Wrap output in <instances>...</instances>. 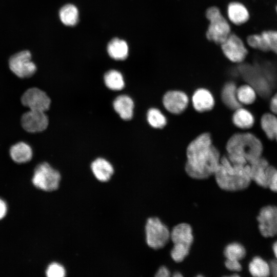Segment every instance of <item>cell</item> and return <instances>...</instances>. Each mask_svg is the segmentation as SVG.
<instances>
[{
	"instance_id": "1",
	"label": "cell",
	"mask_w": 277,
	"mask_h": 277,
	"mask_svg": "<svg viewBox=\"0 0 277 277\" xmlns=\"http://www.w3.org/2000/svg\"><path fill=\"white\" fill-rule=\"evenodd\" d=\"M185 170L191 177L206 179L214 175L221 156L211 134L203 132L191 141L186 148Z\"/></svg>"
},
{
	"instance_id": "2",
	"label": "cell",
	"mask_w": 277,
	"mask_h": 277,
	"mask_svg": "<svg viewBox=\"0 0 277 277\" xmlns=\"http://www.w3.org/2000/svg\"><path fill=\"white\" fill-rule=\"evenodd\" d=\"M226 156L232 163L249 164L262 156L263 146L261 141L250 132L234 133L226 143Z\"/></svg>"
},
{
	"instance_id": "3",
	"label": "cell",
	"mask_w": 277,
	"mask_h": 277,
	"mask_svg": "<svg viewBox=\"0 0 277 277\" xmlns=\"http://www.w3.org/2000/svg\"><path fill=\"white\" fill-rule=\"evenodd\" d=\"M214 175L218 186L229 191L245 189L252 181L249 164L232 163L226 155L221 156Z\"/></svg>"
},
{
	"instance_id": "4",
	"label": "cell",
	"mask_w": 277,
	"mask_h": 277,
	"mask_svg": "<svg viewBox=\"0 0 277 277\" xmlns=\"http://www.w3.org/2000/svg\"><path fill=\"white\" fill-rule=\"evenodd\" d=\"M170 239L173 243L170 254L176 262H181L189 254L193 241L192 230L187 223H180L174 226L170 232Z\"/></svg>"
},
{
	"instance_id": "5",
	"label": "cell",
	"mask_w": 277,
	"mask_h": 277,
	"mask_svg": "<svg viewBox=\"0 0 277 277\" xmlns=\"http://www.w3.org/2000/svg\"><path fill=\"white\" fill-rule=\"evenodd\" d=\"M206 16L209 21L206 33L207 38L221 45L231 33L229 23L220 9L215 6L210 7L207 9Z\"/></svg>"
},
{
	"instance_id": "6",
	"label": "cell",
	"mask_w": 277,
	"mask_h": 277,
	"mask_svg": "<svg viewBox=\"0 0 277 277\" xmlns=\"http://www.w3.org/2000/svg\"><path fill=\"white\" fill-rule=\"evenodd\" d=\"M62 180L61 173L49 163L43 162L35 167L32 182L37 188L46 192L57 190Z\"/></svg>"
},
{
	"instance_id": "7",
	"label": "cell",
	"mask_w": 277,
	"mask_h": 277,
	"mask_svg": "<svg viewBox=\"0 0 277 277\" xmlns=\"http://www.w3.org/2000/svg\"><path fill=\"white\" fill-rule=\"evenodd\" d=\"M145 241L151 248L164 247L170 238V231L157 217H149L145 225Z\"/></svg>"
},
{
	"instance_id": "8",
	"label": "cell",
	"mask_w": 277,
	"mask_h": 277,
	"mask_svg": "<svg viewBox=\"0 0 277 277\" xmlns=\"http://www.w3.org/2000/svg\"><path fill=\"white\" fill-rule=\"evenodd\" d=\"M221 46L224 55L233 63L243 62L248 53L242 39L234 33H230Z\"/></svg>"
},
{
	"instance_id": "9",
	"label": "cell",
	"mask_w": 277,
	"mask_h": 277,
	"mask_svg": "<svg viewBox=\"0 0 277 277\" xmlns=\"http://www.w3.org/2000/svg\"><path fill=\"white\" fill-rule=\"evenodd\" d=\"M259 229L265 238L277 235V207L268 205L262 208L257 217Z\"/></svg>"
},
{
	"instance_id": "10",
	"label": "cell",
	"mask_w": 277,
	"mask_h": 277,
	"mask_svg": "<svg viewBox=\"0 0 277 277\" xmlns=\"http://www.w3.org/2000/svg\"><path fill=\"white\" fill-rule=\"evenodd\" d=\"M11 70L21 78L32 76L36 70V67L31 61V54L28 51L18 52L11 57L9 61Z\"/></svg>"
},
{
	"instance_id": "11",
	"label": "cell",
	"mask_w": 277,
	"mask_h": 277,
	"mask_svg": "<svg viewBox=\"0 0 277 277\" xmlns=\"http://www.w3.org/2000/svg\"><path fill=\"white\" fill-rule=\"evenodd\" d=\"M249 165L251 180L261 187L268 188L270 181L276 169L270 165L267 161L262 156Z\"/></svg>"
},
{
	"instance_id": "12",
	"label": "cell",
	"mask_w": 277,
	"mask_h": 277,
	"mask_svg": "<svg viewBox=\"0 0 277 277\" xmlns=\"http://www.w3.org/2000/svg\"><path fill=\"white\" fill-rule=\"evenodd\" d=\"M189 103L188 95L180 90H169L164 93L162 97L164 108L174 115L183 113L187 108Z\"/></svg>"
},
{
	"instance_id": "13",
	"label": "cell",
	"mask_w": 277,
	"mask_h": 277,
	"mask_svg": "<svg viewBox=\"0 0 277 277\" xmlns=\"http://www.w3.org/2000/svg\"><path fill=\"white\" fill-rule=\"evenodd\" d=\"M23 105L30 110L46 112L49 109L51 100L44 91L37 88L27 90L21 97Z\"/></svg>"
},
{
	"instance_id": "14",
	"label": "cell",
	"mask_w": 277,
	"mask_h": 277,
	"mask_svg": "<svg viewBox=\"0 0 277 277\" xmlns=\"http://www.w3.org/2000/svg\"><path fill=\"white\" fill-rule=\"evenodd\" d=\"M49 120L45 112L30 110L21 117V124L25 130L30 133L41 132L48 127Z\"/></svg>"
},
{
	"instance_id": "15",
	"label": "cell",
	"mask_w": 277,
	"mask_h": 277,
	"mask_svg": "<svg viewBox=\"0 0 277 277\" xmlns=\"http://www.w3.org/2000/svg\"><path fill=\"white\" fill-rule=\"evenodd\" d=\"M193 109L197 112L203 113L211 110L215 105V100L212 93L205 88L196 89L191 96Z\"/></svg>"
},
{
	"instance_id": "16",
	"label": "cell",
	"mask_w": 277,
	"mask_h": 277,
	"mask_svg": "<svg viewBox=\"0 0 277 277\" xmlns=\"http://www.w3.org/2000/svg\"><path fill=\"white\" fill-rule=\"evenodd\" d=\"M91 172L94 178L101 183L108 182L114 173L112 165L106 159L98 157L90 165Z\"/></svg>"
},
{
	"instance_id": "17",
	"label": "cell",
	"mask_w": 277,
	"mask_h": 277,
	"mask_svg": "<svg viewBox=\"0 0 277 277\" xmlns=\"http://www.w3.org/2000/svg\"><path fill=\"white\" fill-rule=\"evenodd\" d=\"M227 14L229 20L236 25L246 23L250 18V13L246 7L241 3L233 2L229 4Z\"/></svg>"
},
{
	"instance_id": "18",
	"label": "cell",
	"mask_w": 277,
	"mask_h": 277,
	"mask_svg": "<svg viewBox=\"0 0 277 277\" xmlns=\"http://www.w3.org/2000/svg\"><path fill=\"white\" fill-rule=\"evenodd\" d=\"M233 125L238 128L247 130L253 127L255 118L253 114L242 106L233 111L231 117Z\"/></svg>"
},
{
	"instance_id": "19",
	"label": "cell",
	"mask_w": 277,
	"mask_h": 277,
	"mask_svg": "<svg viewBox=\"0 0 277 277\" xmlns=\"http://www.w3.org/2000/svg\"><path fill=\"white\" fill-rule=\"evenodd\" d=\"M114 110L124 120H130L133 114L134 103L132 98L127 95L118 96L114 101Z\"/></svg>"
},
{
	"instance_id": "20",
	"label": "cell",
	"mask_w": 277,
	"mask_h": 277,
	"mask_svg": "<svg viewBox=\"0 0 277 277\" xmlns=\"http://www.w3.org/2000/svg\"><path fill=\"white\" fill-rule=\"evenodd\" d=\"M236 88L234 82H228L224 85L221 92L222 102L228 109L233 111L242 106L237 98Z\"/></svg>"
},
{
	"instance_id": "21",
	"label": "cell",
	"mask_w": 277,
	"mask_h": 277,
	"mask_svg": "<svg viewBox=\"0 0 277 277\" xmlns=\"http://www.w3.org/2000/svg\"><path fill=\"white\" fill-rule=\"evenodd\" d=\"M260 126L269 140L277 142V115L271 112L263 114L260 119Z\"/></svg>"
},
{
	"instance_id": "22",
	"label": "cell",
	"mask_w": 277,
	"mask_h": 277,
	"mask_svg": "<svg viewBox=\"0 0 277 277\" xmlns=\"http://www.w3.org/2000/svg\"><path fill=\"white\" fill-rule=\"evenodd\" d=\"M11 159L18 163L29 162L32 157L31 148L24 142H19L13 145L10 149Z\"/></svg>"
},
{
	"instance_id": "23",
	"label": "cell",
	"mask_w": 277,
	"mask_h": 277,
	"mask_svg": "<svg viewBox=\"0 0 277 277\" xmlns=\"http://www.w3.org/2000/svg\"><path fill=\"white\" fill-rule=\"evenodd\" d=\"M109 56L116 60H124L128 54V47L125 41L119 38H113L107 46Z\"/></svg>"
},
{
	"instance_id": "24",
	"label": "cell",
	"mask_w": 277,
	"mask_h": 277,
	"mask_svg": "<svg viewBox=\"0 0 277 277\" xmlns=\"http://www.w3.org/2000/svg\"><path fill=\"white\" fill-rule=\"evenodd\" d=\"M250 273L253 276L266 277L271 274L270 265L260 256H255L248 266Z\"/></svg>"
},
{
	"instance_id": "25",
	"label": "cell",
	"mask_w": 277,
	"mask_h": 277,
	"mask_svg": "<svg viewBox=\"0 0 277 277\" xmlns=\"http://www.w3.org/2000/svg\"><path fill=\"white\" fill-rule=\"evenodd\" d=\"M236 96L242 106L250 105L255 101L257 92L251 85L245 84L237 87Z\"/></svg>"
},
{
	"instance_id": "26",
	"label": "cell",
	"mask_w": 277,
	"mask_h": 277,
	"mask_svg": "<svg viewBox=\"0 0 277 277\" xmlns=\"http://www.w3.org/2000/svg\"><path fill=\"white\" fill-rule=\"evenodd\" d=\"M104 82L109 89L118 91L122 90L125 86V83L122 74L118 71L111 70L104 75Z\"/></svg>"
},
{
	"instance_id": "27",
	"label": "cell",
	"mask_w": 277,
	"mask_h": 277,
	"mask_svg": "<svg viewBox=\"0 0 277 277\" xmlns=\"http://www.w3.org/2000/svg\"><path fill=\"white\" fill-rule=\"evenodd\" d=\"M59 15L64 24L67 26H74L78 21V12L75 6L67 4L61 9Z\"/></svg>"
},
{
	"instance_id": "28",
	"label": "cell",
	"mask_w": 277,
	"mask_h": 277,
	"mask_svg": "<svg viewBox=\"0 0 277 277\" xmlns=\"http://www.w3.org/2000/svg\"><path fill=\"white\" fill-rule=\"evenodd\" d=\"M147 120L149 125L155 129H162L167 124L166 116L156 108H151L148 110Z\"/></svg>"
},
{
	"instance_id": "29",
	"label": "cell",
	"mask_w": 277,
	"mask_h": 277,
	"mask_svg": "<svg viewBox=\"0 0 277 277\" xmlns=\"http://www.w3.org/2000/svg\"><path fill=\"white\" fill-rule=\"evenodd\" d=\"M226 260L240 261L246 255L245 247L239 243H232L228 244L224 251Z\"/></svg>"
},
{
	"instance_id": "30",
	"label": "cell",
	"mask_w": 277,
	"mask_h": 277,
	"mask_svg": "<svg viewBox=\"0 0 277 277\" xmlns=\"http://www.w3.org/2000/svg\"><path fill=\"white\" fill-rule=\"evenodd\" d=\"M267 51L272 52L277 55V30L268 29L262 31Z\"/></svg>"
},
{
	"instance_id": "31",
	"label": "cell",
	"mask_w": 277,
	"mask_h": 277,
	"mask_svg": "<svg viewBox=\"0 0 277 277\" xmlns=\"http://www.w3.org/2000/svg\"><path fill=\"white\" fill-rule=\"evenodd\" d=\"M246 42L248 45L253 49L262 52H267L261 33L249 35L247 37Z\"/></svg>"
},
{
	"instance_id": "32",
	"label": "cell",
	"mask_w": 277,
	"mask_h": 277,
	"mask_svg": "<svg viewBox=\"0 0 277 277\" xmlns=\"http://www.w3.org/2000/svg\"><path fill=\"white\" fill-rule=\"evenodd\" d=\"M45 273L47 277H64L67 274L65 267L57 262L50 264L47 267Z\"/></svg>"
},
{
	"instance_id": "33",
	"label": "cell",
	"mask_w": 277,
	"mask_h": 277,
	"mask_svg": "<svg viewBox=\"0 0 277 277\" xmlns=\"http://www.w3.org/2000/svg\"><path fill=\"white\" fill-rule=\"evenodd\" d=\"M225 265L228 269L234 272H239L242 268L240 261L226 260Z\"/></svg>"
},
{
	"instance_id": "34",
	"label": "cell",
	"mask_w": 277,
	"mask_h": 277,
	"mask_svg": "<svg viewBox=\"0 0 277 277\" xmlns=\"http://www.w3.org/2000/svg\"><path fill=\"white\" fill-rule=\"evenodd\" d=\"M269 109L272 113L277 115V92L270 98Z\"/></svg>"
},
{
	"instance_id": "35",
	"label": "cell",
	"mask_w": 277,
	"mask_h": 277,
	"mask_svg": "<svg viewBox=\"0 0 277 277\" xmlns=\"http://www.w3.org/2000/svg\"><path fill=\"white\" fill-rule=\"evenodd\" d=\"M268 188L271 191L277 192V169L274 172L270 181Z\"/></svg>"
},
{
	"instance_id": "36",
	"label": "cell",
	"mask_w": 277,
	"mask_h": 277,
	"mask_svg": "<svg viewBox=\"0 0 277 277\" xmlns=\"http://www.w3.org/2000/svg\"><path fill=\"white\" fill-rule=\"evenodd\" d=\"M170 272L165 266H161L156 271L155 276L156 277H168Z\"/></svg>"
},
{
	"instance_id": "37",
	"label": "cell",
	"mask_w": 277,
	"mask_h": 277,
	"mask_svg": "<svg viewBox=\"0 0 277 277\" xmlns=\"http://www.w3.org/2000/svg\"><path fill=\"white\" fill-rule=\"evenodd\" d=\"M7 206L4 201L0 199V220L2 219L6 214Z\"/></svg>"
},
{
	"instance_id": "38",
	"label": "cell",
	"mask_w": 277,
	"mask_h": 277,
	"mask_svg": "<svg viewBox=\"0 0 277 277\" xmlns=\"http://www.w3.org/2000/svg\"><path fill=\"white\" fill-rule=\"evenodd\" d=\"M271 274L274 276L277 277V260H272L270 263Z\"/></svg>"
},
{
	"instance_id": "39",
	"label": "cell",
	"mask_w": 277,
	"mask_h": 277,
	"mask_svg": "<svg viewBox=\"0 0 277 277\" xmlns=\"http://www.w3.org/2000/svg\"><path fill=\"white\" fill-rule=\"evenodd\" d=\"M272 250L275 257V259L277 260V241L273 243L272 245Z\"/></svg>"
},
{
	"instance_id": "40",
	"label": "cell",
	"mask_w": 277,
	"mask_h": 277,
	"mask_svg": "<svg viewBox=\"0 0 277 277\" xmlns=\"http://www.w3.org/2000/svg\"><path fill=\"white\" fill-rule=\"evenodd\" d=\"M173 276H175V277H180V276H182V275L181 274V273L179 272H176L174 273L173 274Z\"/></svg>"
},
{
	"instance_id": "41",
	"label": "cell",
	"mask_w": 277,
	"mask_h": 277,
	"mask_svg": "<svg viewBox=\"0 0 277 277\" xmlns=\"http://www.w3.org/2000/svg\"><path fill=\"white\" fill-rule=\"evenodd\" d=\"M275 12L277 14V5L275 6Z\"/></svg>"
}]
</instances>
